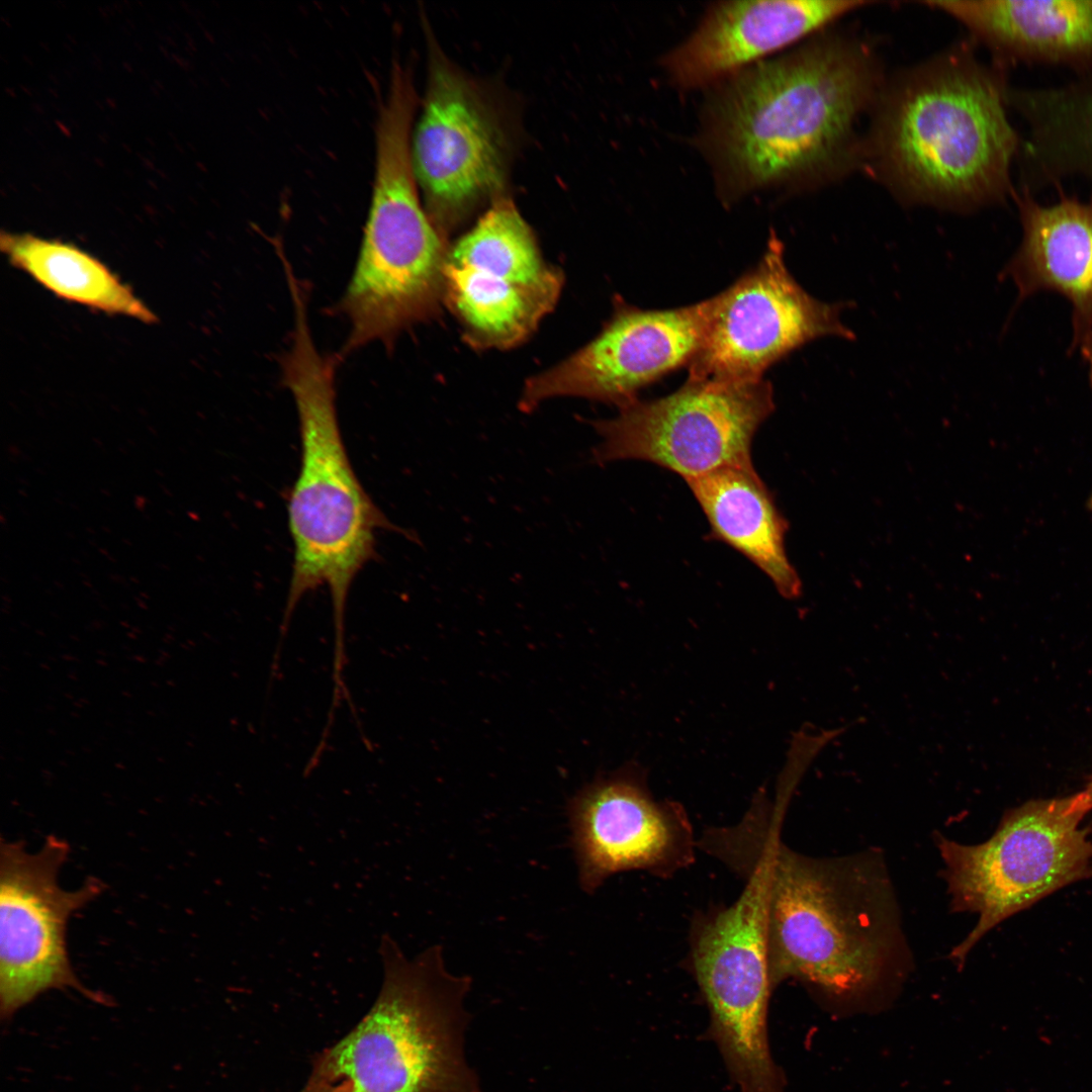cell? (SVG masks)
Listing matches in <instances>:
<instances>
[{"mask_svg":"<svg viewBox=\"0 0 1092 1092\" xmlns=\"http://www.w3.org/2000/svg\"><path fill=\"white\" fill-rule=\"evenodd\" d=\"M775 410L770 382L720 383L688 378L674 392L636 399L615 418L594 420L601 440L590 461L654 463L686 481L727 466L751 464L753 437Z\"/></svg>","mask_w":1092,"mask_h":1092,"instance_id":"obj_9","label":"cell"},{"mask_svg":"<svg viewBox=\"0 0 1092 1092\" xmlns=\"http://www.w3.org/2000/svg\"><path fill=\"white\" fill-rule=\"evenodd\" d=\"M571 843L581 889L594 893L612 875L641 870L665 878L695 860L685 808L657 801L638 768L597 779L569 801Z\"/></svg>","mask_w":1092,"mask_h":1092,"instance_id":"obj_14","label":"cell"},{"mask_svg":"<svg viewBox=\"0 0 1092 1092\" xmlns=\"http://www.w3.org/2000/svg\"><path fill=\"white\" fill-rule=\"evenodd\" d=\"M785 810L751 806L720 842L725 862L762 873L772 986L796 979L840 1013L889 1003L912 961L884 857L801 854L781 839Z\"/></svg>","mask_w":1092,"mask_h":1092,"instance_id":"obj_1","label":"cell"},{"mask_svg":"<svg viewBox=\"0 0 1092 1092\" xmlns=\"http://www.w3.org/2000/svg\"><path fill=\"white\" fill-rule=\"evenodd\" d=\"M867 4L850 0L717 2L662 65L681 88L723 81Z\"/></svg>","mask_w":1092,"mask_h":1092,"instance_id":"obj_15","label":"cell"},{"mask_svg":"<svg viewBox=\"0 0 1092 1092\" xmlns=\"http://www.w3.org/2000/svg\"><path fill=\"white\" fill-rule=\"evenodd\" d=\"M70 847L47 836L35 852L24 841L0 846V1011L9 1018L40 994L74 989L95 1002L102 995L76 976L67 951L69 918L96 899L104 884L89 878L80 888H61L58 876Z\"/></svg>","mask_w":1092,"mask_h":1092,"instance_id":"obj_12","label":"cell"},{"mask_svg":"<svg viewBox=\"0 0 1092 1092\" xmlns=\"http://www.w3.org/2000/svg\"><path fill=\"white\" fill-rule=\"evenodd\" d=\"M0 248L13 267L60 299L145 324L158 321L107 265L72 243L30 234H2Z\"/></svg>","mask_w":1092,"mask_h":1092,"instance_id":"obj_20","label":"cell"},{"mask_svg":"<svg viewBox=\"0 0 1092 1092\" xmlns=\"http://www.w3.org/2000/svg\"><path fill=\"white\" fill-rule=\"evenodd\" d=\"M1013 197L1022 240L1004 275L1012 278L1021 297L1039 290L1067 297L1073 306L1075 344L1087 356L1092 349V197L1062 195L1041 204L1024 188Z\"/></svg>","mask_w":1092,"mask_h":1092,"instance_id":"obj_16","label":"cell"},{"mask_svg":"<svg viewBox=\"0 0 1092 1092\" xmlns=\"http://www.w3.org/2000/svg\"><path fill=\"white\" fill-rule=\"evenodd\" d=\"M738 899L694 923L691 963L711 1015V1031L740 1092H784L769 1049L764 882L744 864Z\"/></svg>","mask_w":1092,"mask_h":1092,"instance_id":"obj_8","label":"cell"},{"mask_svg":"<svg viewBox=\"0 0 1092 1092\" xmlns=\"http://www.w3.org/2000/svg\"><path fill=\"white\" fill-rule=\"evenodd\" d=\"M379 952L376 1000L317 1054L309 1079L326 1092H482L463 1050L471 979L446 970L440 945L408 960L384 934Z\"/></svg>","mask_w":1092,"mask_h":1092,"instance_id":"obj_5","label":"cell"},{"mask_svg":"<svg viewBox=\"0 0 1092 1092\" xmlns=\"http://www.w3.org/2000/svg\"><path fill=\"white\" fill-rule=\"evenodd\" d=\"M1086 358L1089 360V363H1090V375H1091V382H1092V350L1090 351V353L1087 355ZM1088 505H1089V508L1092 509V492H1091L1090 498L1088 499Z\"/></svg>","mask_w":1092,"mask_h":1092,"instance_id":"obj_22","label":"cell"},{"mask_svg":"<svg viewBox=\"0 0 1092 1092\" xmlns=\"http://www.w3.org/2000/svg\"><path fill=\"white\" fill-rule=\"evenodd\" d=\"M784 253L783 244L771 236L760 261L708 299L705 338L688 378L756 381L774 363L811 341L855 338L841 321L849 303H827L810 295L789 272Z\"/></svg>","mask_w":1092,"mask_h":1092,"instance_id":"obj_10","label":"cell"},{"mask_svg":"<svg viewBox=\"0 0 1092 1092\" xmlns=\"http://www.w3.org/2000/svg\"><path fill=\"white\" fill-rule=\"evenodd\" d=\"M703 510L710 536L744 555L785 599H797L802 583L789 561L788 523L753 464L727 466L686 481Z\"/></svg>","mask_w":1092,"mask_h":1092,"instance_id":"obj_18","label":"cell"},{"mask_svg":"<svg viewBox=\"0 0 1092 1092\" xmlns=\"http://www.w3.org/2000/svg\"><path fill=\"white\" fill-rule=\"evenodd\" d=\"M416 108L404 93L389 94L379 106L371 202L341 303L350 323L346 350L375 341L388 345L434 314L444 298L449 250L419 195L411 152Z\"/></svg>","mask_w":1092,"mask_h":1092,"instance_id":"obj_6","label":"cell"},{"mask_svg":"<svg viewBox=\"0 0 1092 1092\" xmlns=\"http://www.w3.org/2000/svg\"><path fill=\"white\" fill-rule=\"evenodd\" d=\"M1000 60L1092 72V0L929 1Z\"/></svg>","mask_w":1092,"mask_h":1092,"instance_id":"obj_17","label":"cell"},{"mask_svg":"<svg viewBox=\"0 0 1092 1092\" xmlns=\"http://www.w3.org/2000/svg\"><path fill=\"white\" fill-rule=\"evenodd\" d=\"M1091 810L1079 792L1007 810L993 835L979 844L935 834L951 910L978 915L975 927L950 951L953 963L962 966L1002 921L1092 877V840L1080 827Z\"/></svg>","mask_w":1092,"mask_h":1092,"instance_id":"obj_7","label":"cell"},{"mask_svg":"<svg viewBox=\"0 0 1092 1092\" xmlns=\"http://www.w3.org/2000/svg\"><path fill=\"white\" fill-rule=\"evenodd\" d=\"M870 56L812 41L722 81L705 106L700 146L724 201L816 178L840 161L873 95Z\"/></svg>","mask_w":1092,"mask_h":1092,"instance_id":"obj_2","label":"cell"},{"mask_svg":"<svg viewBox=\"0 0 1092 1092\" xmlns=\"http://www.w3.org/2000/svg\"><path fill=\"white\" fill-rule=\"evenodd\" d=\"M1001 75L951 56L889 93L874 138L876 164L915 202L972 208L1014 195L1021 140L1006 112Z\"/></svg>","mask_w":1092,"mask_h":1092,"instance_id":"obj_3","label":"cell"},{"mask_svg":"<svg viewBox=\"0 0 1092 1092\" xmlns=\"http://www.w3.org/2000/svg\"><path fill=\"white\" fill-rule=\"evenodd\" d=\"M426 26L427 88L411 152L425 208L444 235L481 202L500 197L508 145L477 84L449 62Z\"/></svg>","mask_w":1092,"mask_h":1092,"instance_id":"obj_11","label":"cell"},{"mask_svg":"<svg viewBox=\"0 0 1092 1092\" xmlns=\"http://www.w3.org/2000/svg\"><path fill=\"white\" fill-rule=\"evenodd\" d=\"M283 382L297 411L300 465L287 503L293 562L276 652H281L302 598L326 585L334 625V657L345 652V612L351 585L375 557L379 530L415 535L390 523L362 486L350 462L336 411L334 362L315 347L305 305L294 308Z\"/></svg>","mask_w":1092,"mask_h":1092,"instance_id":"obj_4","label":"cell"},{"mask_svg":"<svg viewBox=\"0 0 1092 1092\" xmlns=\"http://www.w3.org/2000/svg\"><path fill=\"white\" fill-rule=\"evenodd\" d=\"M1081 792L1084 794L1089 806L1092 809V776L1088 778L1086 786Z\"/></svg>","mask_w":1092,"mask_h":1092,"instance_id":"obj_21","label":"cell"},{"mask_svg":"<svg viewBox=\"0 0 1092 1092\" xmlns=\"http://www.w3.org/2000/svg\"><path fill=\"white\" fill-rule=\"evenodd\" d=\"M562 274L521 282L446 261L444 299L477 348H510L525 340L554 307Z\"/></svg>","mask_w":1092,"mask_h":1092,"instance_id":"obj_19","label":"cell"},{"mask_svg":"<svg viewBox=\"0 0 1092 1092\" xmlns=\"http://www.w3.org/2000/svg\"><path fill=\"white\" fill-rule=\"evenodd\" d=\"M709 301L671 309H642L615 300L612 317L588 344L525 383L519 408L534 411L561 396L619 408L664 375L690 365L707 330Z\"/></svg>","mask_w":1092,"mask_h":1092,"instance_id":"obj_13","label":"cell"},{"mask_svg":"<svg viewBox=\"0 0 1092 1092\" xmlns=\"http://www.w3.org/2000/svg\"><path fill=\"white\" fill-rule=\"evenodd\" d=\"M299 1092H314V1091L311 1088H309L308 1086H303L302 1089Z\"/></svg>","mask_w":1092,"mask_h":1092,"instance_id":"obj_23","label":"cell"}]
</instances>
